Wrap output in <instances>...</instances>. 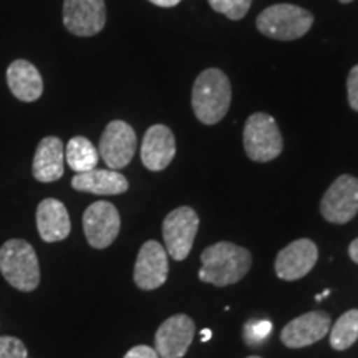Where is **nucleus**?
I'll use <instances>...</instances> for the list:
<instances>
[{
  "label": "nucleus",
  "instance_id": "6ab92c4d",
  "mask_svg": "<svg viewBox=\"0 0 358 358\" xmlns=\"http://www.w3.org/2000/svg\"><path fill=\"white\" fill-rule=\"evenodd\" d=\"M7 83L13 96L25 103L38 100L43 93V80L38 70L27 60H15L8 65Z\"/></svg>",
  "mask_w": 358,
  "mask_h": 358
},
{
  "label": "nucleus",
  "instance_id": "bb28decb",
  "mask_svg": "<svg viewBox=\"0 0 358 358\" xmlns=\"http://www.w3.org/2000/svg\"><path fill=\"white\" fill-rule=\"evenodd\" d=\"M150 2L155 3V6H158V7L168 8V7H176L181 0H150Z\"/></svg>",
  "mask_w": 358,
  "mask_h": 358
},
{
  "label": "nucleus",
  "instance_id": "f8f14e48",
  "mask_svg": "<svg viewBox=\"0 0 358 358\" xmlns=\"http://www.w3.org/2000/svg\"><path fill=\"white\" fill-rule=\"evenodd\" d=\"M168 252L156 241H148L141 245L134 264V284L143 290L161 287L168 279Z\"/></svg>",
  "mask_w": 358,
  "mask_h": 358
},
{
  "label": "nucleus",
  "instance_id": "7ed1b4c3",
  "mask_svg": "<svg viewBox=\"0 0 358 358\" xmlns=\"http://www.w3.org/2000/svg\"><path fill=\"white\" fill-rule=\"evenodd\" d=\"M0 272L13 289L32 292L40 284V264L32 244L10 239L0 248Z\"/></svg>",
  "mask_w": 358,
  "mask_h": 358
},
{
  "label": "nucleus",
  "instance_id": "7c9ffc66",
  "mask_svg": "<svg viewBox=\"0 0 358 358\" xmlns=\"http://www.w3.org/2000/svg\"><path fill=\"white\" fill-rule=\"evenodd\" d=\"M248 358H261V357H248Z\"/></svg>",
  "mask_w": 358,
  "mask_h": 358
},
{
  "label": "nucleus",
  "instance_id": "9b49d317",
  "mask_svg": "<svg viewBox=\"0 0 358 358\" xmlns=\"http://www.w3.org/2000/svg\"><path fill=\"white\" fill-rule=\"evenodd\" d=\"M196 334L192 319L178 313L159 325L155 335V350L159 358H182L189 348Z\"/></svg>",
  "mask_w": 358,
  "mask_h": 358
},
{
  "label": "nucleus",
  "instance_id": "f257e3e1",
  "mask_svg": "<svg viewBox=\"0 0 358 358\" xmlns=\"http://www.w3.org/2000/svg\"><path fill=\"white\" fill-rule=\"evenodd\" d=\"M252 266L248 249L232 243H216L201 254L199 279L216 287L237 284Z\"/></svg>",
  "mask_w": 358,
  "mask_h": 358
},
{
  "label": "nucleus",
  "instance_id": "aec40b11",
  "mask_svg": "<svg viewBox=\"0 0 358 358\" xmlns=\"http://www.w3.org/2000/svg\"><path fill=\"white\" fill-rule=\"evenodd\" d=\"M100 153L85 136L71 138L66 145V163L77 173H87L96 168Z\"/></svg>",
  "mask_w": 358,
  "mask_h": 358
},
{
  "label": "nucleus",
  "instance_id": "393cba45",
  "mask_svg": "<svg viewBox=\"0 0 358 358\" xmlns=\"http://www.w3.org/2000/svg\"><path fill=\"white\" fill-rule=\"evenodd\" d=\"M347 95H348V105L352 106V110L358 111V65L353 66L350 73H348Z\"/></svg>",
  "mask_w": 358,
  "mask_h": 358
},
{
  "label": "nucleus",
  "instance_id": "1a4fd4ad",
  "mask_svg": "<svg viewBox=\"0 0 358 358\" xmlns=\"http://www.w3.org/2000/svg\"><path fill=\"white\" fill-rule=\"evenodd\" d=\"M122 227L118 209L108 201H96L83 214V231L88 244L95 249H106L115 243Z\"/></svg>",
  "mask_w": 358,
  "mask_h": 358
},
{
  "label": "nucleus",
  "instance_id": "412c9836",
  "mask_svg": "<svg viewBox=\"0 0 358 358\" xmlns=\"http://www.w3.org/2000/svg\"><path fill=\"white\" fill-rule=\"evenodd\" d=\"M358 340V308H352L335 322L330 330V345L335 350H347Z\"/></svg>",
  "mask_w": 358,
  "mask_h": 358
},
{
  "label": "nucleus",
  "instance_id": "cd10ccee",
  "mask_svg": "<svg viewBox=\"0 0 358 358\" xmlns=\"http://www.w3.org/2000/svg\"><path fill=\"white\" fill-rule=\"evenodd\" d=\"M348 256L355 264H358V237L355 241H352L350 248H348Z\"/></svg>",
  "mask_w": 358,
  "mask_h": 358
},
{
  "label": "nucleus",
  "instance_id": "dca6fc26",
  "mask_svg": "<svg viewBox=\"0 0 358 358\" xmlns=\"http://www.w3.org/2000/svg\"><path fill=\"white\" fill-rule=\"evenodd\" d=\"M37 229L45 243H60L69 237L71 222L62 201L43 199L37 208Z\"/></svg>",
  "mask_w": 358,
  "mask_h": 358
},
{
  "label": "nucleus",
  "instance_id": "0eeeda50",
  "mask_svg": "<svg viewBox=\"0 0 358 358\" xmlns=\"http://www.w3.org/2000/svg\"><path fill=\"white\" fill-rule=\"evenodd\" d=\"M320 213L329 222H350L358 213V178L342 174L335 179L322 198Z\"/></svg>",
  "mask_w": 358,
  "mask_h": 358
},
{
  "label": "nucleus",
  "instance_id": "c756f323",
  "mask_svg": "<svg viewBox=\"0 0 358 358\" xmlns=\"http://www.w3.org/2000/svg\"><path fill=\"white\" fill-rule=\"evenodd\" d=\"M340 2H342V3H350V2H353V0H340Z\"/></svg>",
  "mask_w": 358,
  "mask_h": 358
},
{
  "label": "nucleus",
  "instance_id": "c85d7f7f",
  "mask_svg": "<svg viewBox=\"0 0 358 358\" xmlns=\"http://www.w3.org/2000/svg\"><path fill=\"white\" fill-rule=\"evenodd\" d=\"M211 330L209 329H206V330H203V334H201V342H208L209 338H211Z\"/></svg>",
  "mask_w": 358,
  "mask_h": 358
},
{
  "label": "nucleus",
  "instance_id": "f3484780",
  "mask_svg": "<svg viewBox=\"0 0 358 358\" xmlns=\"http://www.w3.org/2000/svg\"><path fill=\"white\" fill-rule=\"evenodd\" d=\"M65 146L60 138L47 136L38 143L34 156V178L40 182H53L64 176Z\"/></svg>",
  "mask_w": 358,
  "mask_h": 358
},
{
  "label": "nucleus",
  "instance_id": "9d476101",
  "mask_svg": "<svg viewBox=\"0 0 358 358\" xmlns=\"http://www.w3.org/2000/svg\"><path fill=\"white\" fill-rule=\"evenodd\" d=\"M64 25L77 37H93L106 25L105 0H65Z\"/></svg>",
  "mask_w": 358,
  "mask_h": 358
},
{
  "label": "nucleus",
  "instance_id": "423d86ee",
  "mask_svg": "<svg viewBox=\"0 0 358 358\" xmlns=\"http://www.w3.org/2000/svg\"><path fill=\"white\" fill-rule=\"evenodd\" d=\"M198 229L199 217L194 209L182 206L168 214L163 221V239L174 261H185L189 256Z\"/></svg>",
  "mask_w": 358,
  "mask_h": 358
},
{
  "label": "nucleus",
  "instance_id": "6e6552de",
  "mask_svg": "<svg viewBox=\"0 0 358 358\" xmlns=\"http://www.w3.org/2000/svg\"><path fill=\"white\" fill-rule=\"evenodd\" d=\"M98 153L110 169H123L136 153V133L127 122L115 120L103 131Z\"/></svg>",
  "mask_w": 358,
  "mask_h": 358
},
{
  "label": "nucleus",
  "instance_id": "f03ea898",
  "mask_svg": "<svg viewBox=\"0 0 358 358\" xmlns=\"http://www.w3.org/2000/svg\"><path fill=\"white\" fill-rule=\"evenodd\" d=\"M231 82L219 69L201 71L192 85V110L203 124H216L227 115L231 106Z\"/></svg>",
  "mask_w": 358,
  "mask_h": 358
},
{
  "label": "nucleus",
  "instance_id": "2eb2a0df",
  "mask_svg": "<svg viewBox=\"0 0 358 358\" xmlns=\"http://www.w3.org/2000/svg\"><path fill=\"white\" fill-rule=\"evenodd\" d=\"M176 155V140L164 124H153L145 133L141 145V161L150 171H163Z\"/></svg>",
  "mask_w": 358,
  "mask_h": 358
},
{
  "label": "nucleus",
  "instance_id": "4be33fe9",
  "mask_svg": "<svg viewBox=\"0 0 358 358\" xmlns=\"http://www.w3.org/2000/svg\"><path fill=\"white\" fill-rule=\"evenodd\" d=\"M213 10L226 15L231 20H241L248 15L252 0H208Z\"/></svg>",
  "mask_w": 358,
  "mask_h": 358
},
{
  "label": "nucleus",
  "instance_id": "5701e85b",
  "mask_svg": "<svg viewBox=\"0 0 358 358\" xmlns=\"http://www.w3.org/2000/svg\"><path fill=\"white\" fill-rule=\"evenodd\" d=\"M272 332V324L268 320H252L245 324L244 340L250 347L262 343Z\"/></svg>",
  "mask_w": 358,
  "mask_h": 358
},
{
  "label": "nucleus",
  "instance_id": "b1692460",
  "mask_svg": "<svg viewBox=\"0 0 358 358\" xmlns=\"http://www.w3.org/2000/svg\"><path fill=\"white\" fill-rule=\"evenodd\" d=\"M0 358H29V350L20 338L0 337Z\"/></svg>",
  "mask_w": 358,
  "mask_h": 358
},
{
  "label": "nucleus",
  "instance_id": "39448f33",
  "mask_svg": "<svg viewBox=\"0 0 358 358\" xmlns=\"http://www.w3.org/2000/svg\"><path fill=\"white\" fill-rule=\"evenodd\" d=\"M243 140L249 159L256 163H268L275 159L284 148L277 122L267 113H254L249 116L244 127Z\"/></svg>",
  "mask_w": 358,
  "mask_h": 358
},
{
  "label": "nucleus",
  "instance_id": "a878e982",
  "mask_svg": "<svg viewBox=\"0 0 358 358\" xmlns=\"http://www.w3.org/2000/svg\"><path fill=\"white\" fill-rule=\"evenodd\" d=\"M124 358H159V355L156 353L155 348L148 345H136L124 355Z\"/></svg>",
  "mask_w": 358,
  "mask_h": 358
},
{
  "label": "nucleus",
  "instance_id": "ddd939ff",
  "mask_svg": "<svg viewBox=\"0 0 358 358\" xmlns=\"http://www.w3.org/2000/svg\"><path fill=\"white\" fill-rule=\"evenodd\" d=\"M319 249L310 239H297L277 254L275 274L282 280H299L312 271Z\"/></svg>",
  "mask_w": 358,
  "mask_h": 358
},
{
  "label": "nucleus",
  "instance_id": "4468645a",
  "mask_svg": "<svg viewBox=\"0 0 358 358\" xmlns=\"http://www.w3.org/2000/svg\"><path fill=\"white\" fill-rule=\"evenodd\" d=\"M330 315L325 312L315 310L303 313L282 329L280 340L289 348H302L313 345L330 332Z\"/></svg>",
  "mask_w": 358,
  "mask_h": 358
},
{
  "label": "nucleus",
  "instance_id": "a211bd4d",
  "mask_svg": "<svg viewBox=\"0 0 358 358\" xmlns=\"http://www.w3.org/2000/svg\"><path fill=\"white\" fill-rule=\"evenodd\" d=\"M73 189L82 192H92L100 196L123 194L128 191V179L122 173L113 169H92L87 173H77L71 179Z\"/></svg>",
  "mask_w": 358,
  "mask_h": 358
},
{
  "label": "nucleus",
  "instance_id": "20e7f679",
  "mask_svg": "<svg viewBox=\"0 0 358 358\" xmlns=\"http://www.w3.org/2000/svg\"><path fill=\"white\" fill-rule=\"evenodd\" d=\"M313 24V15L306 8L292 3H275L259 13V32L275 40H297L306 35Z\"/></svg>",
  "mask_w": 358,
  "mask_h": 358
}]
</instances>
